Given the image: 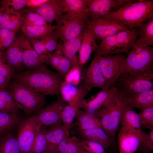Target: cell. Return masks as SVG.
I'll list each match as a JSON object with an SVG mask.
<instances>
[{"label":"cell","instance_id":"cell-1","mask_svg":"<svg viewBox=\"0 0 153 153\" xmlns=\"http://www.w3.org/2000/svg\"><path fill=\"white\" fill-rule=\"evenodd\" d=\"M13 77L35 92L44 95L60 94L62 78L58 73L51 71L44 63L34 69L14 73Z\"/></svg>","mask_w":153,"mask_h":153},{"label":"cell","instance_id":"cell-2","mask_svg":"<svg viewBox=\"0 0 153 153\" xmlns=\"http://www.w3.org/2000/svg\"><path fill=\"white\" fill-rule=\"evenodd\" d=\"M105 18L118 20L130 30L153 19V0H138L110 12Z\"/></svg>","mask_w":153,"mask_h":153},{"label":"cell","instance_id":"cell-3","mask_svg":"<svg viewBox=\"0 0 153 153\" xmlns=\"http://www.w3.org/2000/svg\"><path fill=\"white\" fill-rule=\"evenodd\" d=\"M118 89L116 94L101 109L99 115L102 128L114 141L122 112L128 105L125 93Z\"/></svg>","mask_w":153,"mask_h":153},{"label":"cell","instance_id":"cell-4","mask_svg":"<svg viewBox=\"0 0 153 153\" xmlns=\"http://www.w3.org/2000/svg\"><path fill=\"white\" fill-rule=\"evenodd\" d=\"M7 88L20 109L27 114L38 112L46 103L45 95L32 91L15 80L10 82Z\"/></svg>","mask_w":153,"mask_h":153},{"label":"cell","instance_id":"cell-5","mask_svg":"<svg viewBox=\"0 0 153 153\" xmlns=\"http://www.w3.org/2000/svg\"><path fill=\"white\" fill-rule=\"evenodd\" d=\"M121 74L153 79V48L146 47L141 52L130 51L124 60Z\"/></svg>","mask_w":153,"mask_h":153},{"label":"cell","instance_id":"cell-6","mask_svg":"<svg viewBox=\"0 0 153 153\" xmlns=\"http://www.w3.org/2000/svg\"><path fill=\"white\" fill-rule=\"evenodd\" d=\"M137 37L135 29L122 31L101 40L98 48L102 56L127 53L135 45Z\"/></svg>","mask_w":153,"mask_h":153},{"label":"cell","instance_id":"cell-7","mask_svg":"<svg viewBox=\"0 0 153 153\" xmlns=\"http://www.w3.org/2000/svg\"><path fill=\"white\" fill-rule=\"evenodd\" d=\"M42 126L33 116L20 122L17 139L21 153H31L37 134Z\"/></svg>","mask_w":153,"mask_h":153},{"label":"cell","instance_id":"cell-8","mask_svg":"<svg viewBox=\"0 0 153 153\" xmlns=\"http://www.w3.org/2000/svg\"><path fill=\"white\" fill-rule=\"evenodd\" d=\"M56 21L60 38L63 42L74 39L82 34L86 22L89 20L86 17H74L64 13Z\"/></svg>","mask_w":153,"mask_h":153},{"label":"cell","instance_id":"cell-9","mask_svg":"<svg viewBox=\"0 0 153 153\" xmlns=\"http://www.w3.org/2000/svg\"><path fill=\"white\" fill-rule=\"evenodd\" d=\"M124 55L101 56L99 59V66L104 78L106 86L109 89L115 86L122 71Z\"/></svg>","mask_w":153,"mask_h":153},{"label":"cell","instance_id":"cell-10","mask_svg":"<svg viewBox=\"0 0 153 153\" xmlns=\"http://www.w3.org/2000/svg\"><path fill=\"white\" fill-rule=\"evenodd\" d=\"M85 27L92 32L97 39L101 40L120 32L130 30L121 21L110 18L89 21L86 22Z\"/></svg>","mask_w":153,"mask_h":153},{"label":"cell","instance_id":"cell-11","mask_svg":"<svg viewBox=\"0 0 153 153\" xmlns=\"http://www.w3.org/2000/svg\"><path fill=\"white\" fill-rule=\"evenodd\" d=\"M101 56V51L98 48L88 67L82 71L80 78L82 85L89 91L93 87L109 89L106 85L99 66V60Z\"/></svg>","mask_w":153,"mask_h":153},{"label":"cell","instance_id":"cell-12","mask_svg":"<svg viewBox=\"0 0 153 153\" xmlns=\"http://www.w3.org/2000/svg\"><path fill=\"white\" fill-rule=\"evenodd\" d=\"M135 1L131 0H86V8L90 21L104 18L112 9H118Z\"/></svg>","mask_w":153,"mask_h":153},{"label":"cell","instance_id":"cell-13","mask_svg":"<svg viewBox=\"0 0 153 153\" xmlns=\"http://www.w3.org/2000/svg\"><path fill=\"white\" fill-rule=\"evenodd\" d=\"M148 79L121 74L115 85L125 93L126 97L153 88V83Z\"/></svg>","mask_w":153,"mask_h":153},{"label":"cell","instance_id":"cell-14","mask_svg":"<svg viewBox=\"0 0 153 153\" xmlns=\"http://www.w3.org/2000/svg\"><path fill=\"white\" fill-rule=\"evenodd\" d=\"M66 104L59 96L55 101L44 107L33 115L42 126H51L61 124V111Z\"/></svg>","mask_w":153,"mask_h":153},{"label":"cell","instance_id":"cell-15","mask_svg":"<svg viewBox=\"0 0 153 153\" xmlns=\"http://www.w3.org/2000/svg\"><path fill=\"white\" fill-rule=\"evenodd\" d=\"M142 130L121 127L117 135L119 153H135L140 145Z\"/></svg>","mask_w":153,"mask_h":153},{"label":"cell","instance_id":"cell-16","mask_svg":"<svg viewBox=\"0 0 153 153\" xmlns=\"http://www.w3.org/2000/svg\"><path fill=\"white\" fill-rule=\"evenodd\" d=\"M118 89L115 86L109 89H102L90 99L82 100L79 104V108L96 116L98 110L103 107L116 94Z\"/></svg>","mask_w":153,"mask_h":153},{"label":"cell","instance_id":"cell-17","mask_svg":"<svg viewBox=\"0 0 153 153\" xmlns=\"http://www.w3.org/2000/svg\"><path fill=\"white\" fill-rule=\"evenodd\" d=\"M19 36L24 68L31 70L45 63L48 54H39L33 49L28 38L22 33Z\"/></svg>","mask_w":153,"mask_h":153},{"label":"cell","instance_id":"cell-18","mask_svg":"<svg viewBox=\"0 0 153 153\" xmlns=\"http://www.w3.org/2000/svg\"><path fill=\"white\" fill-rule=\"evenodd\" d=\"M40 15L48 24L60 18L64 13L62 0H48L36 8H29Z\"/></svg>","mask_w":153,"mask_h":153},{"label":"cell","instance_id":"cell-19","mask_svg":"<svg viewBox=\"0 0 153 153\" xmlns=\"http://www.w3.org/2000/svg\"><path fill=\"white\" fill-rule=\"evenodd\" d=\"M0 54L5 61L13 69L22 72L24 68L19 36H16L11 44Z\"/></svg>","mask_w":153,"mask_h":153},{"label":"cell","instance_id":"cell-20","mask_svg":"<svg viewBox=\"0 0 153 153\" xmlns=\"http://www.w3.org/2000/svg\"><path fill=\"white\" fill-rule=\"evenodd\" d=\"M60 92L62 99L66 103L79 106L80 102L89 91L82 85L77 87L62 81L60 86Z\"/></svg>","mask_w":153,"mask_h":153},{"label":"cell","instance_id":"cell-21","mask_svg":"<svg viewBox=\"0 0 153 153\" xmlns=\"http://www.w3.org/2000/svg\"><path fill=\"white\" fill-rule=\"evenodd\" d=\"M96 39L92 32L85 27L82 32V42L79 50L78 61L82 69L88 61L92 53L97 49L98 46L96 42Z\"/></svg>","mask_w":153,"mask_h":153},{"label":"cell","instance_id":"cell-22","mask_svg":"<svg viewBox=\"0 0 153 153\" xmlns=\"http://www.w3.org/2000/svg\"><path fill=\"white\" fill-rule=\"evenodd\" d=\"M69 130L66 126L61 124L50 126L46 129L45 136L49 153H54L58 145L70 136Z\"/></svg>","mask_w":153,"mask_h":153},{"label":"cell","instance_id":"cell-23","mask_svg":"<svg viewBox=\"0 0 153 153\" xmlns=\"http://www.w3.org/2000/svg\"><path fill=\"white\" fill-rule=\"evenodd\" d=\"M84 139L92 141L108 149L114 144L113 141L102 128H98L84 131H79Z\"/></svg>","mask_w":153,"mask_h":153},{"label":"cell","instance_id":"cell-24","mask_svg":"<svg viewBox=\"0 0 153 153\" xmlns=\"http://www.w3.org/2000/svg\"><path fill=\"white\" fill-rule=\"evenodd\" d=\"M22 25V18L20 12L5 10L0 18V28L17 32Z\"/></svg>","mask_w":153,"mask_h":153},{"label":"cell","instance_id":"cell-25","mask_svg":"<svg viewBox=\"0 0 153 153\" xmlns=\"http://www.w3.org/2000/svg\"><path fill=\"white\" fill-rule=\"evenodd\" d=\"M128 105L140 109L153 107V88L126 97Z\"/></svg>","mask_w":153,"mask_h":153},{"label":"cell","instance_id":"cell-26","mask_svg":"<svg viewBox=\"0 0 153 153\" xmlns=\"http://www.w3.org/2000/svg\"><path fill=\"white\" fill-rule=\"evenodd\" d=\"M57 28L56 25L47 24L41 26H22L20 29L27 38L41 40L45 38Z\"/></svg>","mask_w":153,"mask_h":153},{"label":"cell","instance_id":"cell-27","mask_svg":"<svg viewBox=\"0 0 153 153\" xmlns=\"http://www.w3.org/2000/svg\"><path fill=\"white\" fill-rule=\"evenodd\" d=\"M137 30V37L134 46L145 48L153 46V19L140 25Z\"/></svg>","mask_w":153,"mask_h":153},{"label":"cell","instance_id":"cell-28","mask_svg":"<svg viewBox=\"0 0 153 153\" xmlns=\"http://www.w3.org/2000/svg\"><path fill=\"white\" fill-rule=\"evenodd\" d=\"M82 33L76 38L62 42L61 44L64 55L70 60L72 67H78L81 69L79 64L76 53L79 51L80 46L82 39Z\"/></svg>","mask_w":153,"mask_h":153},{"label":"cell","instance_id":"cell-29","mask_svg":"<svg viewBox=\"0 0 153 153\" xmlns=\"http://www.w3.org/2000/svg\"><path fill=\"white\" fill-rule=\"evenodd\" d=\"M76 118L79 131L101 128L99 119L94 115L84 110L78 109Z\"/></svg>","mask_w":153,"mask_h":153},{"label":"cell","instance_id":"cell-30","mask_svg":"<svg viewBox=\"0 0 153 153\" xmlns=\"http://www.w3.org/2000/svg\"><path fill=\"white\" fill-rule=\"evenodd\" d=\"M64 12L68 15L85 17L88 19L86 8V0H62Z\"/></svg>","mask_w":153,"mask_h":153},{"label":"cell","instance_id":"cell-31","mask_svg":"<svg viewBox=\"0 0 153 153\" xmlns=\"http://www.w3.org/2000/svg\"><path fill=\"white\" fill-rule=\"evenodd\" d=\"M120 123L121 128L138 130L142 129L138 113L128 105L124 110Z\"/></svg>","mask_w":153,"mask_h":153},{"label":"cell","instance_id":"cell-32","mask_svg":"<svg viewBox=\"0 0 153 153\" xmlns=\"http://www.w3.org/2000/svg\"><path fill=\"white\" fill-rule=\"evenodd\" d=\"M22 120L18 113L0 112V136L12 131Z\"/></svg>","mask_w":153,"mask_h":153},{"label":"cell","instance_id":"cell-33","mask_svg":"<svg viewBox=\"0 0 153 153\" xmlns=\"http://www.w3.org/2000/svg\"><path fill=\"white\" fill-rule=\"evenodd\" d=\"M0 153H21L16 136L12 131L0 136Z\"/></svg>","mask_w":153,"mask_h":153},{"label":"cell","instance_id":"cell-34","mask_svg":"<svg viewBox=\"0 0 153 153\" xmlns=\"http://www.w3.org/2000/svg\"><path fill=\"white\" fill-rule=\"evenodd\" d=\"M83 149L80 139L69 136L58 145L54 153H80Z\"/></svg>","mask_w":153,"mask_h":153},{"label":"cell","instance_id":"cell-35","mask_svg":"<svg viewBox=\"0 0 153 153\" xmlns=\"http://www.w3.org/2000/svg\"><path fill=\"white\" fill-rule=\"evenodd\" d=\"M20 12L22 18V26H41L48 24L40 15L29 8H24Z\"/></svg>","mask_w":153,"mask_h":153},{"label":"cell","instance_id":"cell-36","mask_svg":"<svg viewBox=\"0 0 153 153\" xmlns=\"http://www.w3.org/2000/svg\"><path fill=\"white\" fill-rule=\"evenodd\" d=\"M46 127L41 128L33 143L31 153H49L45 136Z\"/></svg>","mask_w":153,"mask_h":153},{"label":"cell","instance_id":"cell-37","mask_svg":"<svg viewBox=\"0 0 153 153\" xmlns=\"http://www.w3.org/2000/svg\"><path fill=\"white\" fill-rule=\"evenodd\" d=\"M79 109L78 105L66 104L61 111V118L62 122L69 129Z\"/></svg>","mask_w":153,"mask_h":153},{"label":"cell","instance_id":"cell-38","mask_svg":"<svg viewBox=\"0 0 153 153\" xmlns=\"http://www.w3.org/2000/svg\"><path fill=\"white\" fill-rule=\"evenodd\" d=\"M141 110L138 114L141 128L153 130V107Z\"/></svg>","mask_w":153,"mask_h":153},{"label":"cell","instance_id":"cell-39","mask_svg":"<svg viewBox=\"0 0 153 153\" xmlns=\"http://www.w3.org/2000/svg\"><path fill=\"white\" fill-rule=\"evenodd\" d=\"M141 153H150L153 150V130L147 133L141 131V139L138 150Z\"/></svg>","mask_w":153,"mask_h":153},{"label":"cell","instance_id":"cell-40","mask_svg":"<svg viewBox=\"0 0 153 153\" xmlns=\"http://www.w3.org/2000/svg\"><path fill=\"white\" fill-rule=\"evenodd\" d=\"M0 99L10 113H18L20 108L7 89L0 90Z\"/></svg>","mask_w":153,"mask_h":153},{"label":"cell","instance_id":"cell-41","mask_svg":"<svg viewBox=\"0 0 153 153\" xmlns=\"http://www.w3.org/2000/svg\"><path fill=\"white\" fill-rule=\"evenodd\" d=\"M16 32L5 28L0 29V53L5 51L14 41Z\"/></svg>","mask_w":153,"mask_h":153},{"label":"cell","instance_id":"cell-42","mask_svg":"<svg viewBox=\"0 0 153 153\" xmlns=\"http://www.w3.org/2000/svg\"><path fill=\"white\" fill-rule=\"evenodd\" d=\"M62 43L61 42H60L55 51L48 54L45 62L46 64L56 70L57 69L61 58L64 55L61 47Z\"/></svg>","mask_w":153,"mask_h":153},{"label":"cell","instance_id":"cell-43","mask_svg":"<svg viewBox=\"0 0 153 153\" xmlns=\"http://www.w3.org/2000/svg\"><path fill=\"white\" fill-rule=\"evenodd\" d=\"M83 148L89 153H107L101 144L94 141L87 140H80Z\"/></svg>","mask_w":153,"mask_h":153},{"label":"cell","instance_id":"cell-44","mask_svg":"<svg viewBox=\"0 0 153 153\" xmlns=\"http://www.w3.org/2000/svg\"><path fill=\"white\" fill-rule=\"evenodd\" d=\"M82 69L78 67H71L64 78V82L77 86L80 82Z\"/></svg>","mask_w":153,"mask_h":153},{"label":"cell","instance_id":"cell-45","mask_svg":"<svg viewBox=\"0 0 153 153\" xmlns=\"http://www.w3.org/2000/svg\"><path fill=\"white\" fill-rule=\"evenodd\" d=\"M26 0H3L1 5L5 10L11 9L20 12L26 7Z\"/></svg>","mask_w":153,"mask_h":153},{"label":"cell","instance_id":"cell-46","mask_svg":"<svg viewBox=\"0 0 153 153\" xmlns=\"http://www.w3.org/2000/svg\"><path fill=\"white\" fill-rule=\"evenodd\" d=\"M60 38L59 32L57 29L53 31L45 38L46 47L48 52L55 50L58 47L57 40Z\"/></svg>","mask_w":153,"mask_h":153},{"label":"cell","instance_id":"cell-47","mask_svg":"<svg viewBox=\"0 0 153 153\" xmlns=\"http://www.w3.org/2000/svg\"><path fill=\"white\" fill-rule=\"evenodd\" d=\"M72 67L70 60L64 55L61 58L56 70L62 78H64Z\"/></svg>","mask_w":153,"mask_h":153},{"label":"cell","instance_id":"cell-48","mask_svg":"<svg viewBox=\"0 0 153 153\" xmlns=\"http://www.w3.org/2000/svg\"><path fill=\"white\" fill-rule=\"evenodd\" d=\"M45 39L39 40L28 38L33 49L38 54L40 55L49 54L46 50Z\"/></svg>","mask_w":153,"mask_h":153},{"label":"cell","instance_id":"cell-49","mask_svg":"<svg viewBox=\"0 0 153 153\" xmlns=\"http://www.w3.org/2000/svg\"><path fill=\"white\" fill-rule=\"evenodd\" d=\"M14 74L13 69L5 61L0 54V74L10 82Z\"/></svg>","mask_w":153,"mask_h":153},{"label":"cell","instance_id":"cell-50","mask_svg":"<svg viewBox=\"0 0 153 153\" xmlns=\"http://www.w3.org/2000/svg\"><path fill=\"white\" fill-rule=\"evenodd\" d=\"M48 0H26V7L36 8L45 3Z\"/></svg>","mask_w":153,"mask_h":153},{"label":"cell","instance_id":"cell-51","mask_svg":"<svg viewBox=\"0 0 153 153\" xmlns=\"http://www.w3.org/2000/svg\"><path fill=\"white\" fill-rule=\"evenodd\" d=\"M10 82L0 74V88L7 89Z\"/></svg>","mask_w":153,"mask_h":153},{"label":"cell","instance_id":"cell-52","mask_svg":"<svg viewBox=\"0 0 153 153\" xmlns=\"http://www.w3.org/2000/svg\"><path fill=\"white\" fill-rule=\"evenodd\" d=\"M4 10H5L4 8L1 5V6H0V18Z\"/></svg>","mask_w":153,"mask_h":153},{"label":"cell","instance_id":"cell-53","mask_svg":"<svg viewBox=\"0 0 153 153\" xmlns=\"http://www.w3.org/2000/svg\"><path fill=\"white\" fill-rule=\"evenodd\" d=\"M80 153H89L88 152L86 151L83 149L81 151Z\"/></svg>","mask_w":153,"mask_h":153},{"label":"cell","instance_id":"cell-54","mask_svg":"<svg viewBox=\"0 0 153 153\" xmlns=\"http://www.w3.org/2000/svg\"><path fill=\"white\" fill-rule=\"evenodd\" d=\"M1 89H1V88H0V91L1 90Z\"/></svg>","mask_w":153,"mask_h":153},{"label":"cell","instance_id":"cell-55","mask_svg":"<svg viewBox=\"0 0 153 153\" xmlns=\"http://www.w3.org/2000/svg\"><path fill=\"white\" fill-rule=\"evenodd\" d=\"M150 153H152V152H150Z\"/></svg>","mask_w":153,"mask_h":153}]
</instances>
